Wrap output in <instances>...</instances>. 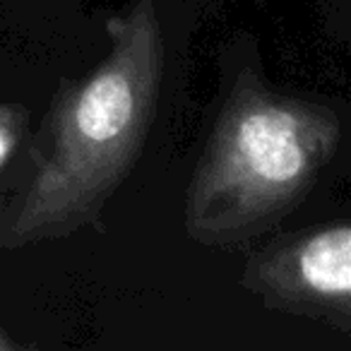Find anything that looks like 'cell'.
Masks as SVG:
<instances>
[{"instance_id":"1","label":"cell","mask_w":351,"mask_h":351,"mask_svg":"<svg viewBox=\"0 0 351 351\" xmlns=\"http://www.w3.org/2000/svg\"><path fill=\"white\" fill-rule=\"evenodd\" d=\"M111 51L84 80L58 89L49 152L39 159L8 243L70 236L97 221L135 166L159 99L164 32L152 0L108 20Z\"/></svg>"},{"instance_id":"2","label":"cell","mask_w":351,"mask_h":351,"mask_svg":"<svg viewBox=\"0 0 351 351\" xmlns=\"http://www.w3.org/2000/svg\"><path fill=\"white\" fill-rule=\"evenodd\" d=\"M339 140L341 123L332 108L241 77L188 188L191 239L231 245L263 234L315 186Z\"/></svg>"},{"instance_id":"3","label":"cell","mask_w":351,"mask_h":351,"mask_svg":"<svg viewBox=\"0 0 351 351\" xmlns=\"http://www.w3.org/2000/svg\"><path fill=\"white\" fill-rule=\"evenodd\" d=\"M243 284L269 308L351 330V226L284 236L248 260Z\"/></svg>"},{"instance_id":"4","label":"cell","mask_w":351,"mask_h":351,"mask_svg":"<svg viewBox=\"0 0 351 351\" xmlns=\"http://www.w3.org/2000/svg\"><path fill=\"white\" fill-rule=\"evenodd\" d=\"M27 118L29 113L20 104H0V169L8 164L15 147L20 145Z\"/></svg>"},{"instance_id":"5","label":"cell","mask_w":351,"mask_h":351,"mask_svg":"<svg viewBox=\"0 0 351 351\" xmlns=\"http://www.w3.org/2000/svg\"><path fill=\"white\" fill-rule=\"evenodd\" d=\"M10 349H17V344L5 335V332L0 330V351H10Z\"/></svg>"}]
</instances>
